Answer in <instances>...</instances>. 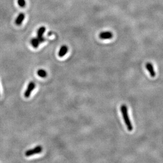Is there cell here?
I'll use <instances>...</instances> for the list:
<instances>
[{
    "label": "cell",
    "instance_id": "4",
    "mask_svg": "<svg viewBox=\"0 0 163 163\" xmlns=\"http://www.w3.org/2000/svg\"><path fill=\"white\" fill-rule=\"evenodd\" d=\"M46 31V28L45 26H41L37 31V38L39 40L40 43L45 41L46 39L44 37V34Z\"/></svg>",
    "mask_w": 163,
    "mask_h": 163
},
{
    "label": "cell",
    "instance_id": "1",
    "mask_svg": "<svg viewBox=\"0 0 163 163\" xmlns=\"http://www.w3.org/2000/svg\"><path fill=\"white\" fill-rule=\"evenodd\" d=\"M121 112L123 118L124 119V122L125 124L126 125L127 128L129 132H132L133 130V126L132 124V122L130 121V119L129 118V115H128V108L126 105H122L121 106Z\"/></svg>",
    "mask_w": 163,
    "mask_h": 163
},
{
    "label": "cell",
    "instance_id": "5",
    "mask_svg": "<svg viewBox=\"0 0 163 163\" xmlns=\"http://www.w3.org/2000/svg\"><path fill=\"white\" fill-rule=\"evenodd\" d=\"M99 37L100 39H103V40L112 39L113 38V33L110 31L102 32L99 34Z\"/></svg>",
    "mask_w": 163,
    "mask_h": 163
},
{
    "label": "cell",
    "instance_id": "2",
    "mask_svg": "<svg viewBox=\"0 0 163 163\" xmlns=\"http://www.w3.org/2000/svg\"><path fill=\"white\" fill-rule=\"evenodd\" d=\"M42 151V148L41 146L40 145H38L36 147L31 149H29V150H26L25 153V155L29 157V156H31L34 155L35 154H40L41 153Z\"/></svg>",
    "mask_w": 163,
    "mask_h": 163
},
{
    "label": "cell",
    "instance_id": "10",
    "mask_svg": "<svg viewBox=\"0 0 163 163\" xmlns=\"http://www.w3.org/2000/svg\"><path fill=\"white\" fill-rule=\"evenodd\" d=\"M37 75L41 78H45L47 75V73L45 70L39 69L37 71Z\"/></svg>",
    "mask_w": 163,
    "mask_h": 163
},
{
    "label": "cell",
    "instance_id": "8",
    "mask_svg": "<svg viewBox=\"0 0 163 163\" xmlns=\"http://www.w3.org/2000/svg\"><path fill=\"white\" fill-rule=\"evenodd\" d=\"M24 13H21L19 14L16 20V24L17 26H20L22 23L24 19Z\"/></svg>",
    "mask_w": 163,
    "mask_h": 163
},
{
    "label": "cell",
    "instance_id": "6",
    "mask_svg": "<svg viewBox=\"0 0 163 163\" xmlns=\"http://www.w3.org/2000/svg\"><path fill=\"white\" fill-rule=\"evenodd\" d=\"M146 68L148 70V71L150 73V75L152 77H155L156 75V73L153 67V65L151 63H147L146 65Z\"/></svg>",
    "mask_w": 163,
    "mask_h": 163
},
{
    "label": "cell",
    "instance_id": "9",
    "mask_svg": "<svg viewBox=\"0 0 163 163\" xmlns=\"http://www.w3.org/2000/svg\"><path fill=\"white\" fill-rule=\"evenodd\" d=\"M40 43H41L40 42L37 38H34L31 40V44L32 46L34 48H37L39 46V44Z\"/></svg>",
    "mask_w": 163,
    "mask_h": 163
},
{
    "label": "cell",
    "instance_id": "7",
    "mask_svg": "<svg viewBox=\"0 0 163 163\" xmlns=\"http://www.w3.org/2000/svg\"><path fill=\"white\" fill-rule=\"evenodd\" d=\"M68 47H67L66 46H63L62 47H61V49L58 52V56L61 58L63 57L66 55L67 52L68 51Z\"/></svg>",
    "mask_w": 163,
    "mask_h": 163
},
{
    "label": "cell",
    "instance_id": "3",
    "mask_svg": "<svg viewBox=\"0 0 163 163\" xmlns=\"http://www.w3.org/2000/svg\"><path fill=\"white\" fill-rule=\"evenodd\" d=\"M36 87V84L35 83H34L33 81H31L29 83L27 87L26 90L25 91L24 93V97L26 98H29V97L31 95L32 91L34 90V88Z\"/></svg>",
    "mask_w": 163,
    "mask_h": 163
},
{
    "label": "cell",
    "instance_id": "11",
    "mask_svg": "<svg viewBox=\"0 0 163 163\" xmlns=\"http://www.w3.org/2000/svg\"><path fill=\"white\" fill-rule=\"evenodd\" d=\"M18 3L19 5L21 8H24L26 5L25 0H18Z\"/></svg>",
    "mask_w": 163,
    "mask_h": 163
}]
</instances>
